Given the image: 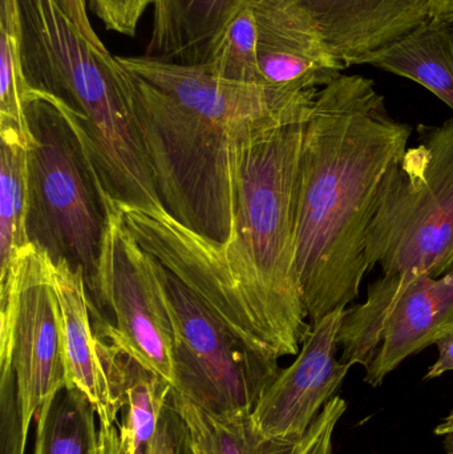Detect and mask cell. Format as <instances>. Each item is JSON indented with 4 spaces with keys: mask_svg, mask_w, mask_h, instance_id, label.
I'll list each match as a JSON object with an SVG mask.
<instances>
[{
    "mask_svg": "<svg viewBox=\"0 0 453 454\" xmlns=\"http://www.w3.org/2000/svg\"><path fill=\"white\" fill-rule=\"evenodd\" d=\"M5 365L12 368L23 428L29 434L32 421L42 420L66 388L52 261L32 243L21 256L10 352L0 359V367Z\"/></svg>",
    "mask_w": 453,
    "mask_h": 454,
    "instance_id": "30bf717a",
    "label": "cell"
},
{
    "mask_svg": "<svg viewBox=\"0 0 453 454\" xmlns=\"http://www.w3.org/2000/svg\"><path fill=\"white\" fill-rule=\"evenodd\" d=\"M346 309H335L316 325L297 359L279 371L252 412L258 431L270 440L294 444L310 428L353 365L337 359L340 323Z\"/></svg>",
    "mask_w": 453,
    "mask_h": 454,
    "instance_id": "8fae6325",
    "label": "cell"
},
{
    "mask_svg": "<svg viewBox=\"0 0 453 454\" xmlns=\"http://www.w3.org/2000/svg\"><path fill=\"white\" fill-rule=\"evenodd\" d=\"M356 64L412 80L453 111V29L444 21L430 19L395 42L356 59L351 66Z\"/></svg>",
    "mask_w": 453,
    "mask_h": 454,
    "instance_id": "e0dca14e",
    "label": "cell"
},
{
    "mask_svg": "<svg viewBox=\"0 0 453 454\" xmlns=\"http://www.w3.org/2000/svg\"><path fill=\"white\" fill-rule=\"evenodd\" d=\"M250 5L257 26L263 87L289 98L314 100L348 68L324 44L295 0H250Z\"/></svg>",
    "mask_w": 453,
    "mask_h": 454,
    "instance_id": "7c38bea8",
    "label": "cell"
},
{
    "mask_svg": "<svg viewBox=\"0 0 453 454\" xmlns=\"http://www.w3.org/2000/svg\"><path fill=\"white\" fill-rule=\"evenodd\" d=\"M370 271L414 280L453 266V117L420 125L383 183L367 230Z\"/></svg>",
    "mask_w": 453,
    "mask_h": 454,
    "instance_id": "8992f818",
    "label": "cell"
},
{
    "mask_svg": "<svg viewBox=\"0 0 453 454\" xmlns=\"http://www.w3.org/2000/svg\"><path fill=\"white\" fill-rule=\"evenodd\" d=\"M87 3L106 29L133 37L153 0H87Z\"/></svg>",
    "mask_w": 453,
    "mask_h": 454,
    "instance_id": "cb8c5ba5",
    "label": "cell"
},
{
    "mask_svg": "<svg viewBox=\"0 0 453 454\" xmlns=\"http://www.w3.org/2000/svg\"><path fill=\"white\" fill-rule=\"evenodd\" d=\"M96 338L104 367L121 402V421L117 424L120 454H151L172 384L127 349Z\"/></svg>",
    "mask_w": 453,
    "mask_h": 454,
    "instance_id": "9a60e30c",
    "label": "cell"
},
{
    "mask_svg": "<svg viewBox=\"0 0 453 454\" xmlns=\"http://www.w3.org/2000/svg\"><path fill=\"white\" fill-rule=\"evenodd\" d=\"M449 454H453V453L449 452Z\"/></svg>",
    "mask_w": 453,
    "mask_h": 454,
    "instance_id": "4dcf8cb0",
    "label": "cell"
},
{
    "mask_svg": "<svg viewBox=\"0 0 453 454\" xmlns=\"http://www.w3.org/2000/svg\"><path fill=\"white\" fill-rule=\"evenodd\" d=\"M411 135L367 77L340 74L319 90L295 186L297 274L311 325L358 299L370 272L367 230Z\"/></svg>",
    "mask_w": 453,
    "mask_h": 454,
    "instance_id": "3957f363",
    "label": "cell"
},
{
    "mask_svg": "<svg viewBox=\"0 0 453 454\" xmlns=\"http://www.w3.org/2000/svg\"><path fill=\"white\" fill-rule=\"evenodd\" d=\"M28 148L29 242L53 263L82 270L90 315L98 312V269L114 201L104 189L84 138L69 112L32 90L26 103Z\"/></svg>",
    "mask_w": 453,
    "mask_h": 454,
    "instance_id": "5b68a950",
    "label": "cell"
},
{
    "mask_svg": "<svg viewBox=\"0 0 453 454\" xmlns=\"http://www.w3.org/2000/svg\"><path fill=\"white\" fill-rule=\"evenodd\" d=\"M453 331V266L441 277H385L367 301L346 309L338 341L343 363L366 368L364 381L379 387L407 357Z\"/></svg>",
    "mask_w": 453,
    "mask_h": 454,
    "instance_id": "ba28073f",
    "label": "cell"
},
{
    "mask_svg": "<svg viewBox=\"0 0 453 454\" xmlns=\"http://www.w3.org/2000/svg\"><path fill=\"white\" fill-rule=\"evenodd\" d=\"M92 402L79 389L63 388L52 400L47 415L37 421L34 454H98Z\"/></svg>",
    "mask_w": 453,
    "mask_h": 454,
    "instance_id": "ffe728a7",
    "label": "cell"
},
{
    "mask_svg": "<svg viewBox=\"0 0 453 454\" xmlns=\"http://www.w3.org/2000/svg\"><path fill=\"white\" fill-rule=\"evenodd\" d=\"M32 90L21 66L18 2L0 0V125L18 127L29 145L26 103Z\"/></svg>",
    "mask_w": 453,
    "mask_h": 454,
    "instance_id": "44dd1931",
    "label": "cell"
},
{
    "mask_svg": "<svg viewBox=\"0 0 453 454\" xmlns=\"http://www.w3.org/2000/svg\"><path fill=\"white\" fill-rule=\"evenodd\" d=\"M152 259L172 322L173 389L215 415L252 413L281 371L278 357L250 346L199 294Z\"/></svg>",
    "mask_w": 453,
    "mask_h": 454,
    "instance_id": "52a82bcc",
    "label": "cell"
},
{
    "mask_svg": "<svg viewBox=\"0 0 453 454\" xmlns=\"http://www.w3.org/2000/svg\"><path fill=\"white\" fill-rule=\"evenodd\" d=\"M52 283L66 387L79 389L92 402L101 424L116 426L121 402L98 354L84 274L66 262H52Z\"/></svg>",
    "mask_w": 453,
    "mask_h": 454,
    "instance_id": "5bb4252c",
    "label": "cell"
},
{
    "mask_svg": "<svg viewBox=\"0 0 453 454\" xmlns=\"http://www.w3.org/2000/svg\"><path fill=\"white\" fill-rule=\"evenodd\" d=\"M449 452L453 453V442L449 440Z\"/></svg>",
    "mask_w": 453,
    "mask_h": 454,
    "instance_id": "f546056e",
    "label": "cell"
},
{
    "mask_svg": "<svg viewBox=\"0 0 453 454\" xmlns=\"http://www.w3.org/2000/svg\"><path fill=\"white\" fill-rule=\"evenodd\" d=\"M305 122L278 128L245 152L233 232L226 243L205 239L164 209L117 205L144 250L250 346L278 359L298 355L311 331L295 247V186Z\"/></svg>",
    "mask_w": 453,
    "mask_h": 454,
    "instance_id": "6da1fadb",
    "label": "cell"
},
{
    "mask_svg": "<svg viewBox=\"0 0 453 454\" xmlns=\"http://www.w3.org/2000/svg\"><path fill=\"white\" fill-rule=\"evenodd\" d=\"M204 63L215 76L262 85L258 67L257 26L250 2L210 43Z\"/></svg>",
    "mask_w": 453,
    "mask_h": 454,
    "instance_id": "7402d4cb",
    "label": "cell"
},
{
    "mask_svg": "<svg viewBox=\"0 0 453 454\" xmlns=\"http://www.w3.org/2000/svg\"><path fill=\"white\" fill-rule=\"evenodd\" d=\"M435 434L438 436L449 437L453 442V412L439 424L438 428L435 429Z\"/></svg>",
    "mask_w": 453,
    "mask_h": 454,
    "instance_id": "f1b7e54d",
    "label": "cell"
},
{
    "mask_svg": "<svg viewBox=\"0 0 453 454\" xmlns=\"http://www.w3.org/2000/svg\"><path fill=\"white\" fill-rule=\"evenodd\" d=\"M16 2L29 87L69 112L117 205L161 207L133 112L129 71L93 31L87 0Z\"/></svg>",
    "mask_w": 453,
    "mask_h": 454,
    "instance_id": "277c9868",
    "label": "cell"
},
{
    "mask_svg": "<svg viewBox=\"0 0 453 454\" xmlns=\"http://www.w3.org/2000/svg\"><path fill=\"white\" fill-rule=\"evenodd\" d=\"M431 19L444 21L453 29V0H430Z\"/></svg>",
    "mask_w": 453,
    "mask_h": 454,
    "instance_id": "83f0119b",
    "label": "cell"
},
{
    "mask_svg": "<svg viewBox=\"0 0 453 454\" xmlns=\"http://www.w3.org/2000/svg\"><path fill=\"white\" fill-rule=\"evenodd\" d=\"M250 0H153L146 56L175 63H204L210 43Z\"/></svg>",
    "mask_w": 453,
    "mask_h": 454,
    "instance_id": "2e32d148",
    "label": "cell"
},
{
    "mask_svg": "<svg viewBox=\"0 0 453 454\" xmlns=\"http://www.w3.org/2000/svg\"><path fill=\"white\" fill-rule=\"evenodd\" d=\"M151 454H194L188 428L176 407L172 392L165 403Z\"/></svg>",
    "mask_w": 453,
    "mask_h": 454,
    "instance_id": "d4e9b609",
    "label": "cell"
},
{
    "mask_svg": "<svg viewBox=\"0 0 453 454\" xmlns=\"http://www.w3.org/2000/svg\"><path fill=\"white\" fill-rule=\"evenodd\" d=\"M98 434H100V453L98 454H120L119 429L116 426L100 424Z\"/></svg>",
    "mask_w": 453,
    "mask_h": 454,
    "instance_id": "4316f807",
    "label": "cell"
},
{
    "mask_svg": "<svg viewBox=\"0 0 453 454\" xmlns=\"http://www.w3.org/2000/svg\"><path fill=\"white\" fill-rule=\"evenodd\" d=\"M117 59L130 74L133 112L165 212L210 242H228L245 152L278 128L305 122L316 100L223 79L205 63Z\"/></svg>",
    "mask_w": 453,
    "mask_h": 454,
    "instance_id": "7a4b0ae2",
    "label": "cell"
},
{
    "mask_svg": "<svg viewBox=\"0 0 453 454\" xmlns=\"http://www.w3.org/2000/svg\"><path fill=\"white\" fill-rule=\"evenodd\" d=\"M194 454H289L293 445L263 436L252 413L215 415L172 389Z\"/></svg>",
    "mask_w": 453,
    "mask_h": 454,
    "instance_id": "d6986e66",
    "label": "cell"
},
{
    "mask_svg": "<svg viewBox=\"0 0 453 454\" xmlns=\"http://www.w3.org/2000/svg\"><path fill=\"white\" fill-rule=\"evenodd\" d=\"M436 347L439 349V357L435 364L428 370L426 379L439 378V376L453 371V331L439 339L436 341Z\"/></svg>",
    "mask_w": 453,
    "mask_h": 454,
    "instance_id": "484cf974",
    "label": "cell"
},
{
    "mask_svg": "<svg viewBox=\"0 0 453 454\" xmlns=\"http://www.w3.org/2000/svg\"><path fill=\"white\" fill-rule=\"evenodd\" d=\"M329 50L350 67L431 19L430 0H295Z\"/></svg>",
    "mask_w": 453,
    "mask_h": 454,
    "instance_id": "4fadbf2b",
    "label": "cell"
},
{
    "mask_svg": "<svg viewBox=\"0 0 453 454\" xmlns=\"http://www.w3.org/2000/svg\"><path fill=\"white\" fill-rule=\"evenodd\" d=\"M96 336L127 349L173 383V328L153 259L125 226L114 202L98 269Z\"/></svg>",
    "mask_w": 453,
    "mask_h": 454,
    "instance_id": "9c48e42d",
    "label": "cell"
},
{
    "mask_svg": "<svg viewBox=\"0 0 453 454\" xmlns=\"http://www.w3.org/2000/svg\"><path fill=\"white\" fill-rule=\"evenodd\" d=\"M0 280L20 262L29 242L28 148L15 125H0Z\"/></svg>",
    "mask_w": 453,
    "mask_h": 454,
    "instance_id": "ac0fdd59",
    "label": "cell"
},
{
    "mask_svg": "<svg viewBox=\"0 0 453 454\" xmlns=\"http://www.w3.org/2000/svg\"><path fill=\"white\" fill-rule=\"evenodd\" d=\"M346 410L348 404L342 397H332L316 416L306 434L295 442L289 454H334L332 437Z\"/></svg>",
    "mask_w": 453,
    "mask_h": 454,
    "instance_id": "603a6c76",
    "label": "cell"
}]
</instances>
